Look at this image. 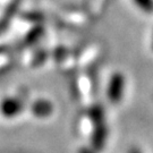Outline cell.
Segmentation results:
<instances>
[{"label":"cell","mask_w":153,"mask_h":153,"mask_svg":"<svg viewBox=\"0 0 153 153\" xmlns=\"http://www.w3.org/2000/svg\"><path fill=\"white\" fill-rule=\"evenodd\" d=\"M124 88H125V78L120 73H116L110 78L108 90H107V95L109 98L110 102L118 103L123 98Z\"/></svg>","instance_id":"cell-1"},{"label":"cell","mask_w":153,"mask_h":153,"mask_svg":"<svg viewBox=\"0 0 153 153\" xmlns=\"http://www.w3.org/2000/svg\"><path fill=\"white\" fill-rule=\"evenodd\" d=\"M134 2L143 11H146V13H152L153 11V0H134Z\"/></svg>","instance_id":"cell-2"}]
</instances>
